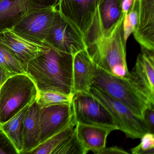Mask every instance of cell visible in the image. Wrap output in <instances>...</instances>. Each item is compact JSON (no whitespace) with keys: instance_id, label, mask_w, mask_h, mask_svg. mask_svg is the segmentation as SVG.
<instances>
[{"instance_id":"obj_26","label":"cell","mask_w":154,"mask_h":154,"mask_svg":"<svg viewBox=\"0 0 154 154\" xmlns=\"http://www.w3.org/2000/svg\"><path fill=\"white\" fill-rule=\"evenodd\" d=\"M123 29L124 39L127 42L128 38L131 34L133 33L134 28L130 22L126 14H125L123 19Z\"/></svg>"},{"instance_id":"obj_19","label":"cell","mask_w":154,"mask_h":154,"mask_svg":"<svg viewBox=\"0 0 154 154\" xmlns=\"http://www.w3.org/2000/svg\"><path fill=\"white\" fill-rule=\"evenodd\" d=\"M76 124L73 119L66 128L40 143L27 154H62L66 144L75 131Z\"/></svg>"},{"instance_id":"obj_22","label":"cell","mask_w":154,"mask_h":154,"mask_svg":"<svg viewBox=\"0 0 154 154\" xmlns=\"http://www.w3.org/2000/svg\"><path fill=\"white\" fill-rule=\"evenodd\" d=\"M73 95L52 91H38L36 101L40 108L55 104L70 103H72Z\"/></svg>"},{"instance_id":"obj_28","label":"cell","mask_w":154,"mask_h":154,"mask_svg":"<svg viewBox=\"0 0 154 154\" xmlns=\"http://www.w3.org/2000/svg\"><path fill=\"white\" fill-rule=\"evenodd\" d=\"M12 75L10 73L4 69L0 65V88L8 78Z\"/></svg>"},{"instance_id":"obj_9","label":"cell","mask_w":154,"mask_h":154,"mask_svg":"<svg viewBox=\"0 0 154 154\" xmlns=\"http://www.w3.org/2000/svg\"><path fill=\"white\" fill-rule=\"evenodd\" d=\"M59 0H0V33L11 29L29 14L56 8Z\"/></svg>"},{"instance_id":"obj_20","label":"cell","mask_w":154,"mask_h":154,"mask_svg":"<svg viewBox=\"0 0 154 154\" xmlns=\"http://www.w3.org/2000/svg\"><path fill=\"white\" fill-rule=\"evenodd\" d=\"M28 105L6 122L0 124V128L5 132L15 146L19 154H21L24 145V122Z\"/></svg>"},{"instance_id":"obj_18","label":"cell","mask_w":154,"mask_h":154,"mask_svg":"<svg viewBox=\"0 0 154 154\" xmlns=\"http://www.w3.org/2000/svg\"><path fill=\"white\" fill-rule=\"evenodd\" d=\"M36 100L29 107L24 122V145L21 154H26L39 144V112Z\"/></svg>"},{"instance_id":"obj_10","label":"cell","mask_w":154,"mask_h":154,"mask_svg":"<svg viewBox=\"0 0 154 154\" xmlns=\"http://www.w3.org/2000/svg\"><path fill=\"white\" fill-rule=\"evenodd\" d=\"M100 1L59 0L57 10L77 29L85 39L93 23Z\"/></svg>"},{"instance_id":"obj_12","label":"cell","mask_w":154,"mask_h":154,"mask_svg":"<svg viewBox=\"0 0 154 154\" xmlns=\"http://www.w3.org/2000/svg\"><path fill=\"white\" fill-rule=\"evenodd\" d=\"M73 119L72 103L40 108L39 144L66 128Z\"/></svg>"},{"instance_id":"obj_24","label":"cell","mask_w":154,"mask_h":154,"mask_svg":"<svg viewBox=\"0 0 154 154\" xmlns=\"http://www.w3.org/2000/svg\"><path fill=\"white\" fill-rule=\"evenodd\" d=\"M0 154H19L13 143L1 128Z\"/></svg>"},{"instance_id":"obj_3","label":"cell","mask_w":154,"mask_h":154,"mask_svg":"<svg viewBox=\"0 0 154 154\" xmlns=\"http://www.w3.org/2000/svg\"><path fill=\"white\" fill-rule=\"evenodd\" d=\"M92 85L126 105L135 116L142 120L144 111L154 105L130 77L115 76L97 66Z\"/></svg>"},{"instance_id":"obj_7","label":"cell","mask_w":154,"mask_h":154,"mask_svg":"<svg viewBox=\"0 0 154 154\" xmlns=\"http://www.w3.org/2000/svg\"><path fill=\"white\" fill-rule=\"evenodd\" d=\"M122 0H100L96 9L93 23L85 38L87 47L109 36L125 16Z\"/></svg>"},{"instance_id":"obj_15","label":"cell","mask_w":154,"mask_h":154,"mask_svg":"<svg viewBox=\"0 0 154 154\" xmlns=\"http://www.w3.org/2000/svg\"><path fill=\"white\" fill-rule=\"evenodd\" d=\"M96 65L89 55L87 48L73 57L72 94L89 93L92 85Z\"/></svg>"},{"instance_id":"obj_17","label":"cell","mask_w":154,"mask_h":154,"mask_svg":"<svg viewBox=\"0 0 154 154\" xmlns=\"http://www.w3.org/2000/svg\"><path fill=\"white\" fill-rule=\"evenodd\" d=\"M115 130L109 127L81 123H76L75 126L76 136L86 154L92 151L98 154L105 148L107 137Z\"/></svg>"},{"instance_id":"obj_8","label":"cell","mask_w":154,"mask_h":154,"mask_svg":"<svg viewBox=\"0 0 154 154\" xmlns=\"http://www.w3.org/2000/svg\"><path fill=\"white\" fill-rule=\"evenodd\" d=\"M73 117L76 123L118 128L105 107L90 93L74 94L72 101Z\"/></svg>"},{"instance_id":"obj_13","label":"cell","mask_w":154,"mask_h":154,"mask_svg":"<svg viewBox=\"0 0 154 154\" xmlns=\"http://www.w3.org/2000/svg\"><path fill=\"white\" fill-rule=\"evenodd\" d=\"M0 44L11 51L25 70L29 62L45 53L50 47L29 40L11 29L0 33Z\"/></svg>"},{"instance_id":"obj_4","label":"cell","mask_w":154,"mask_h":154,"mask_svg":"<svg viewBox=\"0 0 154 154\" xmlns=\"http://www.w3.org/2000/svg\"><path fill=\"white\" fill-rule=\"evenodd\" d=\"M38 90L26 73L14 75L0 88V124L11 119L36 100Z\"/></svg>"},{"instance_id":"obj_29","label":"cell","mask_w":154,"mask_h":154,"mask_svg":"<svg viewBox=\"0 0 154 154\" xmlns=\"http://www.w3.org/2000/svg\"><path fill=\"white\" fill-rule=\"evenodd\" d=\"M133 2V0H122L121 6L123 13L126 14L128 13Z\"/></svg>"},{"instance_id":"obj_30","label":"cell","mask_w":154,"mask_h":154,"mask_svg":"<svg viewBox=\"0 0 154 154\" xmlns=\"http://www.w3.org/2000/svg\"></svg>"},{"instance_id":"obj_14","label":"cell","mask_w":154,"mask_h":154,"mask_svg":"<svg viewBox=\"0 0 154 154\" xmlns=\"http://www.w3.org/2000/svg\"><path fill=\"white\" fill-rule=\"evenodd\" d=\"M130 73L133 82L154 104V51L141 47V53Z\"/></svg>"},{"instance_id":"obj_27","label":"cell","mask_w":154,"mask_h":154,"mask_svg":"<svg viewBox=\"0 0 154 154\" xmlns=\"http://www.w3.org/2000/svg\"><path fill=\"white\" fill-rule=\"evenodd\" d=\"M129 153L122 148L115 146L105 147L98 153V154H128Z\"/></svg>"},{"instance_id":"obj_25","label":"cell","mask_w":154,"mask_h":154,"mask_svg":"<svg viewBox=\"0 0 154 154\" xmlns=\"http://www.w3.org/2000/svg\"><path fill=\"white\" fill-rule=\"evenodd\" d=\"M143 120L149 132L154 133V105L148 107L144 111Z\"/></svg>"},{"instance_id":"obj_5","label":"cell","mask_w":154,"mask_h":154,"mask_svg":"<svg viewBox=\"0 0 154 154\" xmlns=\"http://www.w3.org/2000/svg\"><path fill=\"white\" fill-rule=\"evenodd\" d=\"M89 93L100 102L109 112L118 130L131 139L140 138L149 132L143 120L135 116L123 103L92 85Z\"/></svg>"},{"instance_id":"obj_2","label":"cell","mask_w":154,"mask_h":154,"mask_svg":"<svg viewBox=\"0 0 154 154\" xmlns=\"http://www.w3.org/2000/svg\"><path fill=\"white\" fill-rule=\"evenodd\" d=\"M124 16L109 36L89 46L87 50L98 67L115 76L128 78L131 77V73L126 59L127 42L123 29Z\"/></svg>"},{"instance_id":"obj_21","label":"cell","mask_w":154,"mask_h":154,"mask_svg":"<svg viewBox=\"0 0 154 154\" xmlns=\"http://www.w3.org/2000/svg\"><path fill=\"white\" fill-rule=\"evenodd\" d=\"M0 65L12 75L26 73L25 67L15 55L0 44Z\"/></svg>"},{"instance_id":"obj_1","label":"cell","mask_w":154,"mask_h":154,"mask_svg":"<svg viewBox=\"0 0 154 154\" xmlns=\"http://www.w3.org/2000/svg\"><path fill=\"white\" fill-rule=\"evenodd\" d=\"M73 57L50 47L45 53L29 63L26 73L34 81L38 91L73 95Z\"/></svg>"},{"instance_id":"obj_6","label":"cell","mask_w":154,"mask_h":154,"mask_svg":"<svg viewBox=\"0 0 154 154\" xmlns=\"http://www.w3.org/2000/svg\"><path fill=\"white\" fill-rule=\"evenodd\" d=\"M45 45L72 56L87 48L83 35L57 9Z\"/></svg>"},{"instance_id":"obj_23","label":"cell","mask_w":154,"mask_h":154,"mask_svg":"<svg viewBox=\"0 0 154 154\" xmlns=\"http://www.w3.org/2000/svg\"><path fill=\"white\" fill-rule=\"evenodd\" d=\"M140 143L131 149V153L134 154H154V134L147 132L141 138Z\"/></svg>"},{"instance_id":"obj_16","label":"cell","mask_w":154,"mask_h":154,"mask_svg":"<svg viewBox=\"0 0 154 154\" xmlns=\"http://www.w3.org/2000/svg\"><path fill=\"white\" fill-rule=\"evenodd\" d=\"M133 34L140 46L154 51V0H138V20Z\"/></svg>"},{"instance_id":"obj_11","label":"cell","mask_w":154,"mask_h":154,"mask_svg":"<svg viewBox=\"0 0 154 154\" xmlns=\"http://www.w3.org/2000/svg\"><path fill=\"white\" fill-rule=\"evenodd\" d=\"M57 10L46 9L30 13L11 30L29 40L45 45Z\"/></svg>"}]
</instances>
